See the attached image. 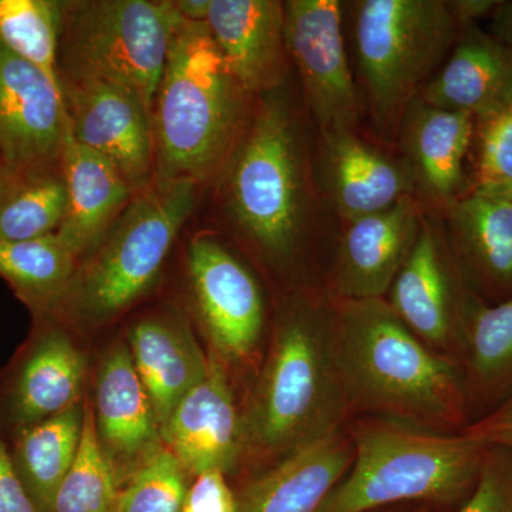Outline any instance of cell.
Returning <instances> with one entry per match:
<instances>
[{"mask_svg": "<svg viewBox=\"0 0 512 512\" xmlns=\"http://www.w3.org/2000/svg\"><path fill=\"white\" fill-rule=\"evenodd\" d=\"M330 339L349 409L430 430L466 420V370L417 338L386 299L340 302Z\"/></svg>", "mask_w": 512, "mask_h": 512, "instance_id": "1", "label": "cell"}, {"mask_svg": "<svg viewBox=\"0 0 512 512\" xmlns=\"http://www.w3.org/2000/svg\"><path fill=\"white\" fill-rule=\"evenodd\" d=\"M249 94L204 22L178 16L151 110L154 183H204L247 128Z\"/></svg>", "mask_w": 512, "mask_h": 512, "instance_id": "2", "label": "cell"}, {"mask_svg": "<svg viewBox=\"0 0 512 512\" xmlns=\"http://www.w3.org/2000/svg\"><path fill=\"white\" fill-rule=\"evenodd\" d=\"M330 339V315L298 302L279 320L241 416L245 450L285 457L339 431L348 410Z\"/></svg>", "mask_w": 512, "mask_h": 512, "instance_id": "3", "label": "cell"}, {"mask_svg": "<svg viewBox=\"0 0 512 512\" xmlns=\"http://www.w3.org/2000/svg\"><path fill=\"white\" fill-rule=\"evenodd\" d=\"M353 463L318 512H367L402 501L453 503L476 487L488 447L466 433L412 424L360 427Z\"/></svg>", "mask_w": 512, "mask_h": 512, "instance_id": "4", "label": "cell"}, {"mask_svg": "<svg viewBox=\"0 0 512 512\" xmlns=\"http://www.w3.org/2000/svg\"><path fill=\"white\" fill-rule=\"evenodd\" d=\"M195 190L188 181L154 183L134 195L106 237L80 259L53 315L77 328H97L146 295L194 210Z\"/></svg>", "mask_w": 512, "mask_h": 512, "instance_id": "5", "label": "cell"}, {"mask_svg": "<svg viewBox=\"0 0 512 512\" xmlns=\"http://www.w3.org/2000/svg\"><path fill=\"white\" fill-rule=\"evenodd\" d=\"M227 204L235 224L272 258L298 247L308 195L298 128L284 101L268 99L229 157Z\"/></svg>", "mask_w": 512, "mask_h": 512, "instance_id": "6", "label": "cell"}, {"mask_svg": "<svg viewBox=\"0 0 512 512\" xmlns=\"http://www.w3.org/2000/svg\"><path fill=\"white\" fill-rule=\"evenodd\" d=\"M178 16L173 2L157 0L63 2L60 80L117 84L153 110Z\"/></svg>", "mask_w": 512, "mask_h": 512, "instance_id": "7", "label": "cell"}, {"mask_svg": "<svg viewBox=\"0 0 512 512\" xmlns=\"http://www.w3.org/2000/svg\"><path fill=\"white\" fill-rule=\"evenodd\" d=\"M356 50L373 121L390 134L447 55L457 23L443 0H362Z\"/></svg>", "mask_w": 512, "mask_h": 512, "instance_id": "8", "label": "cell"}, {"mask_svg": "<svg viewBox=\"0 0 512 512\" xmlns=\"http://www.w3.org/2000/svg\"><path fill=\"white\" fill-rule=\"evenodd\" d=\"M70 133L116 167L134 194L156 175L151 110L133 90L101 80L62 79Z\"/></svg>", "mask_w": 512, "mask_h": 512, "instance_id": "9", "label": "cell"}, {"mask_svg": "<svg viewBox=\"0 0 512 512\" xmlns=\"http://www.w3.org/2000/svg\"><path fill=\"white\" fill-rule=\"evenodd\" d=\"M285 43L322 134L353 130L359 97L350 72L338 0H289Z\"/></svg>", "mask_w": 512, "mask_h": 512, "instance_id": "10", "label": "cell"}, {"mask_svg": "<svg viewBox=\"0 0 512 512\" xmlns=\"http://www.w3.org/2000/svg\"><path fill=\"white\" fill-rule=\"evenodd\" d=\"M195 308L221 359L247 360L264 329L265 306L247 266L217 239L200 235L188 248Z\"/></svg>", "mask_w": 512, "mask_h": 512, "instance_id": "11", "label": "cell"}, {"mask_svg": "<svg viewBox=\"0 0 512 512\" xmlns=\"http://www.w3.org/2000/svg\"><path fill=\"white\" fill-rule=\"evenodd\" d=\"M66 136L62 89L0 45V157L19 175L53 170Z\"/></svg>", "mask_w": 512, "mask_h": 512, "instance_id": "12", "label": "cell"}, {"mask_svg": "<svg viewBox=\"0 0 512 512\" xmlns=\"http://www.w3.org/2000/svg\"><path fill=\"white\" fill-rule=\"evenodd\" d=\"M93 413L101 451L120 487L164 450L156 412L128 346H114L101 360Z\"/></svg>", "mask_w": 512, "mask_h": 512, "instance_id": "13", "label": "cell"}, {"mask_svg": "<svg viewBox=\"0 0 512 512\" xmlns=\"http://www.w3.org/2000/svg\"><path fill=\"white\" fill-rule=\"evenodd\" d=\"M167 450L184 470L198 477L234 470L245 450L241 416L221 357L211 350L208 372L185 394L163 430Z\"/></svg>", "mask_w": 512, "mask_h": 512, "instance_id": "14", "label": "cell"}, {"mask_svg": "<svg viewBox=\"0 0 512 512\" xmlns=\"http://www.w3.org/2000/svg\"><path fill=\"white\" fill-rule=\"evenodd\" d=\"M35 316V333L6 384L3 412L15 433L82 402V352L60 328L56 315Z\"/></svg>", "mask_w": 512, "mask_h": 512, "instance_id": "15", "label": "cell"}, {"mask_svg": "<svg viewBox=\"0 0 512 512\" xmlns=\"http://www.w3.org/2000/svg\"><path fill=\"white\" fill-rule=\"evenodd\" d=\"M421 224L419 202L413 195L349 222L335 271L342 301L384 299L419 237Z\"/></svg>", "mask_w": 512, "mask_h": 512, "instance_id": "16", "label": "cell"}, {"mask_svg": "<svg viewBox=\"0 0 512 512\" xmlns=\"http://www.w3.org/2000/svg\"><path fill=\"white\" fill-rule=\"evenodd\" d=\"M202 22L249 96L281 86L288 55L284 3L208 0Z\"/></svg>", "mask_w": 512, "mask_h": 512, "instance_id": "17", "label": "cell"}, {"mask_svg": "<svg viewBox=\"0 0 512 512\" xmlns=\"http://www.w3.org/2000/svg\"><path fill=\"white\" fill-rule=\"evenodd\" d=\"M352 463V441L335 431L242 485L235 494L237 512H318Z\"/></svg>", "mask_w": 512, "mask_h": 512, "instance_id": "18", "label": "cell"}, {"mask_svg": "<svg viewBox=\"0 0 512 512\" xmlns=\"http://www.w3.org/2000/svg\"><path fill=\"white\" fill-rule=\"evenodd\" d=\"M387 293L390 308L417 338L437 352L450 348L461 329L460 315L446 256L429 222L421 224L419 237Z\"/></svg>", "mask_w": 512, "mask_h": 512, "instance_id": "19", "label": "cell"}, {"mask_svg": "<svg viewBox=\"0 0 512 512\" xmlns=\"http://www.w3.org/2000/svg\"><path fill=\"white\" fill-rule=\"evenodd\" d=\"M60 168L67 211L56 235L80 261L106 237L136 194L109 160L72 136L69 124Z\"/></svg>", "mask_w": 512, "mask_h": 512, "instance_id": "20", "label": "cell"}, {"mask_svg": "<svg viewBox=\"0 0 512 512\" xmlns=\"http://www.w3.org/2000/svg\"><path fill=\"white\" fill-rule=\"evenodd\" d=\"M322 175L333 208L352 222L412 195V178L396 161L353 130L322 134Z\"/></svg>", "mask_w": 512, "mask_h": 512, "instance_id": "21", "label": "cell"}, {"mask_svg": "<svg viewBox=\"0 0 512 512\" xmlns=\"http://www.w3.org/2000/svg\"><path fill=\"white\" fill-rule=\"evenodd\" d=\"M128 350L163 434L175 407L207 375L208 357L175 315L137 322L128 333Z\"/></svg>", "mask_w": 512, "mask_h": 512, "instance_id": "22", "label": "cell"}, {"mask_svg": "<svg viewBox=\"0 0 512 512\" xmlns=\"http://www.w3.org/2000/svg\"><path fill=\"white\" fill-rule=\"evenodd\" d=\"M420 100L483 120L494 116L512 103V53L493 37L468 30Z\"/></svg>", "mask_w": 512, "mask_h": 512, "instance_id": "23", "label": "cell"}, {"mask_svg": "<svg viewBox=\"0 0 512 512\" xmlns=\"http://www.w3.org/2000/svg\"><path fill=\"white\" fill-rule=\"evenodd\" d=\"M403 120L404 146L414 177L434 198L454 202L464 183L474 117L414 100Z\"/></svg>", "mask_w": 512, "mask_h": 512, "instance_id": "24", "label": "cell"}, {"mask_svg": "<svg viewBox=\"0 0 512 512\" xmlns=\"http://www.w3.org/2000/svg\"><path fill=\"white\" fill-rule=\"evenodd\" d=\"M84 403L15 433L10 457L39 512H52L57 490L79 453Z\"/></svg>", "mask_w": 512, "mask_h": 512, "instance_id": "25", "label": "cell"}, {"mask_svg": "<svg viewBox=\"0 0 512 512\" xmlns=\"http://www.w3.org/2000/svg\"><path fill=\"white\" fill-rule=\"evenodd\" d=\"M451 225L468 264L497 286H512V200L474 192L451 202Z\"/></svg>", "mask_w": 512, "mask_h": 512, "instance_id": "26", "label": "cell"}, {"mask_svg": "<svg viewBox=\"0 0 512 512\" xmlns=\"http://www.w3.org/2000/svg\"><path fill=\"white\" fill-rule=\"evenodd\" d=\"M79 259L56 234L29 241H0V278L33 315L53 313Z\"/></svg>", "mask_w": 512, "mask_h": 512, "instance_id": "27", "label": "cell"}, {"mask_svg": "<svg viewBox=\"0 0 512 512\" xmlns=\"http://www.w3.org/2000/svg\"><path fill=\"white\" fill-rule=\"evenodd\" d=\"M468 392L481 396L512 384V298L490 308H477L463 323Z\"/></svg>", "mask_w": 512, "mask_h": 512, "instance_id": "28", "label": "cell"}, {"mask_svg": "<svg viewBox=\"0 0 512 512\" xmlns=\"http://www.w3.org/2000/svg\"><path fill=\"white\" fill-rule=\"evenodd\" d=\"M63 2L0 0V45L42 70L62 89L59 43Z\"/></svg>", "mask_w": 512, "mask_h": 512, "instance_id": "29", "label": "cell"}, {"mask_svg": "<svg viewBox=\"0 0 512 512\" xmlns=\"http://www.w3.org/2000/svg\"><path fill=\"white\" fill-rule=\"evenodd\" d=\"M66 211L62 168L20 175L0 202V241H29L56 234Z\"/></svg>", "mask_w": 512, "mask_h": 512, "instance_id": "30", "label": "cell"}, {"mask_svg": "<svg viewBox=\"0 0 512 512\" xmlns=\"http://www.w3.org/2000/svg\"><path fill=\"white\" fill-rule=\"evenodd\" d=\"M120 490L97 440L93 406L86 402L79 453L57 490L52 512H117Z\"/></svg>", "mask_w": 512, "mask_h": 512, "instance_id": "31", "label": "cell"}, {"mask_svg": "<svg viewBox=\"0 0 512 512\" xmlns=\"http://www.w3.org/2000/svg\"><path fill=\"white\" fill-rule=\"evenodd\" d=\"M187 474L165 447L121 487L117 512L183 511L190 490Z\"/></svg>", "mask_w": 512, "mask_h": 512, "instance_id": "32", "label": "cell"}, {"mask_svg": "<svg viewBox=\"0 0 512 512\" xmlns=\"http://www.w3.org/2000/svg\"><path fill=\"white\" fill-rule=\"evenodd\" d=\"M476 192L491 197L512 192V103L484 120Z\"/></svg>", "mask_w": 512, "mask_h": 512, "instance_id": "33", "label": "cell"}, {"mask_svg": "<svg viewBox=\"0 0 512 512\" xmlns=\"http://www.w3.org/2000/svg\"><path fill=\"white\" fill-rule=\"evenodd\" d=\"M457 512H512V451L488 447L476 487Z\"/></svg>", "mask_w": 512, "mask_h": 512, "instance_id": "34", "label": "cell"}, {"mask_svg": "<svg viewBox=\"0 0 512 512\" xmlns=\"http://www.w3.org/2000/svg\"><path fill=\"white\" fill-rule=\"evenodd\" d=\"M181 512H237L235 493L221 471L195 477Z\"/></svg>", "mask_w": 512, "mask_h": 512, "instance_id": "35", "label": "cell"}, {"mask_svg": "<svg viewBox=\"0 0 512 512\" xmlns=\"http://www.w3.org/2000/svg\"><path fill=\"white\" fill-rule=\"evenodd\" d=\"M463 433L487 447L512 451V393L493 412L470 424Z\"/></svg>", "mask_w": 512, "mask_h": 512, "instance_id": "36", "label": "cell"}, {"mask_svg": "<svg viewBox=\"0 0 512 512\" xmlns=\"http://www.w3.org/2000/svg\"><path fill=\"white\" fill-rule=\"evenodd\" d=\"M0 512H39L22 484L0 434Z\"/></svg>", "mask_w": 512, "mask_h": 512, "instance_id": "37", "label": "cell"}, {"mask_svg": "<svg viewBox=\"0 0 512 512\" xmlns=\"http://www.w3.org/2000/svg\"><path fill=\"white\" fill-rule=\"evenodd\" d=\"M497 5L494 0H457V2H447L451 15L456 20L457 25H470L474 20L484 18L488 13H493Z\"/></svg>", "mask_w": 512, "mask_h": 512, "instance_id": "38", "label": "cell"}, {"mask_svg": "<svg viewBox=\"0 0 512 512\" xmlns=\"http://www.w3.org/2000/svg\"><path fill=\"white\" fill-rule=\"evenodd\" d=\"M491 16H493V22H491L493 36L491 37L512 53V0L497 2Z\"/></svg>", "mask_w": 512, "mask_h": 512, "instance_id": "39", "label": "cell"}, {"mask_svg": "<svg viewBox=\"0 0 512 512\" xmlns=\"http://www.w3.org/2000/svg\"><path fill=\"white\" fill-rule=\"evenodd\" d=\"M20 175L15 173L8 164L5 163L2 157H0V202L8 197L10 191L13 190Z\"/></svg>", "mask_w": 512, "mask_h": 512, "instance_id": "40", "label": "cell"}, {"mask_svg": "<svg viewBox=\"0 0 512 512\" xmlns=\"http://www.w3.org/2000/svg\"><path fill=\"white\" fill-rule=\"evenodd\" d=\"M503 198H511V200H512V192L510 195H507V197H503Z\"/></svg>", "mask_w": 512, "mask_h": 512, "instance_id": "41", "label": "cell"}]
</instances>
